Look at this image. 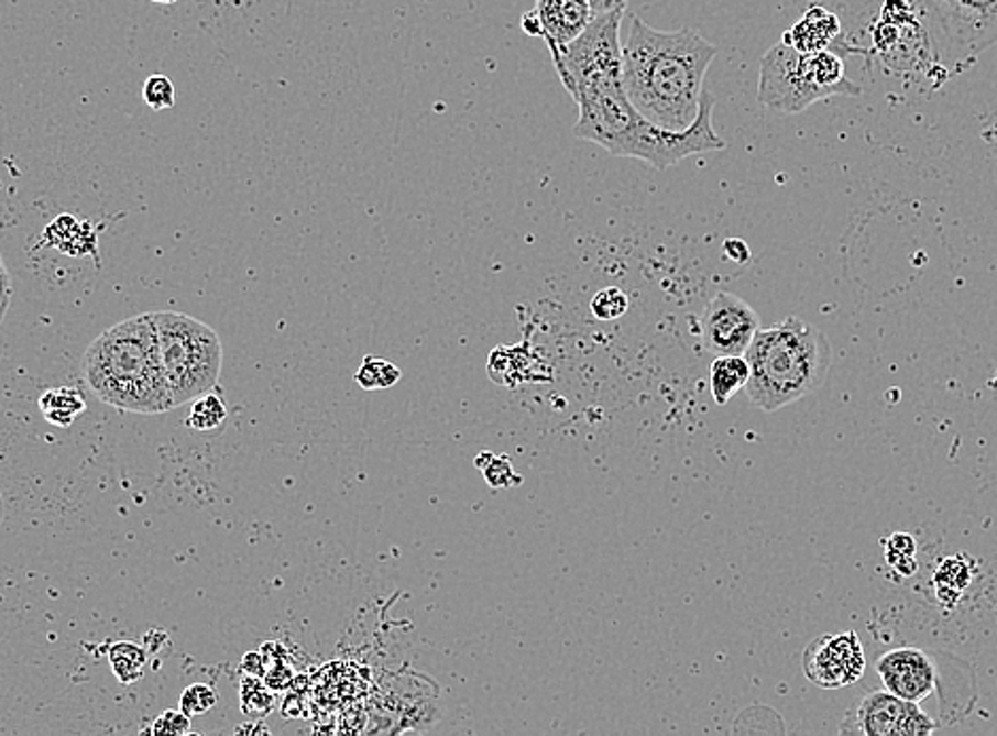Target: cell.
Segmentation results:
<instances>
[{
  "mask_svg": "<svg viewBox=\"0 0 997 736\" xmlns=\"http://www.w3.org/2000/svg\"><path fill=\"white\" fill-rule=\"evenodd\" d=\"M484 475H486V480H489V484H491L493 488L516 486V484H521V480H523L518 473L514 472L512 461H510L507 457H498L497 459L495 454H493V459L489 461V465L484 468Z\"/></svg>",
  "mask_w": 997,
  "mask_h": 736,
  "instance_id": "27",
  "label": "cell"
},
{
  "mask_svg": "<svg viewBox=\"0 0 997 736\" xmlns=\"http://www.w3.org/2000/svg\"><path fill=\"white\" fill-rule=\"evenodd\" d=\"M151 2H157V4H173L176 0H151Z\"/></svg>",
  "mask_w": 997,
  "mask_h": 736,
  "instance_id": "33",
  "label": "cell"
},
{
  "mask_svg": "<svg viewBox=\"0 0 997 736\" xmlns=\"http://www.w3.org/2000/svg\"><path fill=\"white\" fill-rule=\"evenodd\" d=\"M749 381V363L745 354L715 356L711 363V395L717 406H726Z\"/></svg>",
  "mask_w": 997,
  "mask_h": 736,
  "instance_id": "16",
  "label": "cell"
},
{
  "mask_svg": "<svg viewBox=\"0 0 997 736\" xmlns=\"http://www.w3.org/2000/svg\"><path fill=\"white\" fill-rule=\"evenodd\" d=\"M217 701H219V696H217V692L210 685L194 683V685H187L183 690V694H180V711L187 713L189 717L202 715L206 711L215 707Z\"/></svg>",
  "mask_w": 997,
  "mask_h": 736,
  "instance_id": "25",
  "label": "cell"
},
{
  "mask_svg": "<svg viewBox=\"0 0 997 736\" xmlns=\"http://www.w3.org/2000/svg\"><path fill=\"white\" fill-rule=\"evenodd\" d=\"M354 381L365 388V391H379V388H388L393 384L399 383L402 381V370L386 361V359H379V356H365L354 374Z\"/></svg>",
  "mask_w": 997,
  "mask_h": 736,
  "instance_id": "19",
  "label": "cell"
},
{
  "mask_svg": "<svg viewBox=\"0 0 997 736\" xmlns=\"http://www.w3.org/2000/svg\"><path fill=\"white\" fill-rule=\"evenodd\" d=\"M143 98L153 111L173 109L176 102L175 84L164 75H151L143 86Z\"/></svg>",
  "mask_w": 997,
  "mask_h": 736,
  "instance_id": "24",
  "label": "cell"
},
{
  "mask_svg": "<svg viewBox=\"0 0 997 736\" xmlns=\"http://www.w3.org/2000/svg\"><path fill=\"white\" fill-rule=\"evenodd\" d=\"M41 413L45 416L47 422L56 427H68L75 422V418L86 410V399L79 388L75 386H59L43 393L41 402Z\"/></svg>",
  "mask_w": 997,
  "mask_h": 736,
  "instance_id": "17",
  "label": "cell"
},
{
  "mask_svg": "<svg viewBox=\"0 0 997 736\" xmlns=\"http://www.w3.org/2000/svg\"><path fill=\"white\" fill-rule=\"evenodd\" d=\"M939 730L932 717H928L919 703H909L891 692H870L845 717L843 735L864 736H917L932 735Z\"/></svg>",
  "mask_w": 997,
  "mask_h": 736,
  "instance_id": "10",
  "label": "cell"
},
{
  "mask_svg": "<svg viewBox=\"0 0 997 736\" xmlns=\"http://www.w3.org/2000/svg\"><path fill=\"white\" fill-rule=\"evenodd\" d=\"M883 543H885V559H887V562L898 573L912 575L914 569H917V562H914V550H917L914 539L907 532H894Z\"/></svg>",
  "mask_w": 997,
  "mask_h": 736,
  "instance_id": "21",
  "label": "cell"
},
{
  "mask_svg": "<svg viewBox=\"0 0 997 736\" xmlns=\"http://www.w3.org/2000/svg\"><path fill=\"white\" fill-rule=\"evenodd\" d=\"M781 41L800 54H818L823 50H834L843 58H847L850 54H862L870 58V50L857 47L847 41L839 15L815 2L807 7V11L800 15L796 24H792V29L784 32Z\"/></svg>",
  "mask_w": 997,
  "mask_h": 736,
  "instance_id": "14",
  "label": "cell"
},
{
  "mask_svg": "<svg viewBox=\"0 0 997 736\" xmlns=\"http://www.w3.org/2000/svg\"><path fill=\"white\" fill-rule=\"evenodd\" d=\"M171 399L176 406L208 393L221 372L223 349L210 325L183 312H149Z\"/></svg>",
  "mask_w": 997,
  "mask_h": 736,
  "instance_id": "5",
  "label": "cell"
},
{
  "mask_svg": "<svg viewBox=\"0 0 997 736\" xmlns=\"http://www.w3.org/2000/svg\"><path fill=\"white\" fill-rule=\"evenodd\" d=\"M240 699H242V711L255 705L251 717H264L265 713L272 708V696L265 690L264 685L255 679H244L240 688Z\"/></svg>",
  "mask_w": 997,
  "mask_h": 736,
  "instance_id": "26",
  "label": "cell"
},
{
  "mask_svg": "<svg viewBox=\"0 0 997 736\" xmlns=\"http://www.w3.org/2000/svg\"><path fill=\"white\" fill-rule=\"evenodd\" d=\"M717 56L697 30L651 29L631 18L622 45V84L642 118L669 130H686L699 113L704 75Z\"/></svg>",
  "mask_w": 997,
  "mask_h": 736,
  "instance_id": "1",
  "label": "cell"
},
{
  "mask_svg": "<svg viewBox=\"0 0 997 736\" xmlns=\"http://www.w3.org/2000/svg\"><path fill=\"white\" fill-rule=\"evenodd\" d=\"M758 329V312L743 297L722 292L704 306L701 342L715 356L745 354Z\"/></svg>",
  "mask_w": 997,
  "mask_h": 736,
  "instance_id": "11",
  "label": "cell"
},
{
  "mask_svg": "<svg viewBox=\"0 0 997 736\" xmlns=\"http://www.w3.org/2000/svg\"><path fill=\"white\" fill-rule=\"evenodd\" d=\"M722 251H724L726 260H728V262H734V264H747L749 257H752V251H749L747 242L741 240V238H728V240L724 242Z\"/></svg>",
  "mask_w": 997,
  "mask_h": 736,
  "instance_id": "29",
  "label": "cell"
},
{
  "mask_svg": "<svg viewBox=\"0 0 997 736\" xmlns=\"http://www.w3.org/2000/svg\"><path fill=\"white\" fill-rule=\"evenodd\" d=\"M569 94L580 109L573 134L582 141L607 149L616 157H624L644 118L626 96L622 68L587 75L573 84Z\"/></svg>",
  "mask_w": 997,
  "mask_h": 736,
  "instance_id": "7",
  "label": "cell"
},
{
  "mask_svg": "<svg viewBox=\"0 0 997 736\" xmlns=\"http://www.w3.org/2000/svg\"><path fill=\"white\" fill-rule=\"evenodd\" d=\"M622 18L624 9L594 15L587 30L576 41H571L558 54L550 56L562 88L571 91L573 84L587 75L622 68V43H620Z\"/></svg>",
  "mask_w": 997,
  "mask_h": 736,
  "instance_id": "9",
  "label": "cell"
},
{
  "mask_svg": "<svg viewBox=\"0 0 997 736\" xmlns=\"http://www.w3.org/2000/svg\"><path fill=\"white\" fill-rule=\"evenodd\" d=\"M109 660H111L116 678L121 683H134L143 678V671L147 664V651L139 648L136 644L121 641L109 651Z\"/></svg>",
  "mask_w": 997,
  "mask_h": 736,
  "instance_id": "18",
  "label": "cell"
},
{
  "mask_svg": "<svg viewBox=\"0 0 997 736\" xmlns=\"http://www.w3.org/2000/svg\"><path fill=\"white\" fill-rule=\"evenodd\" d=\"M588 2L592 7V13L599 15V13H610L616 9H626L628 0H588Z\"/></svg>",
  "mask_w": 997,
  "mask_h": 736,
  "instance_id": "31",
  "label": "cell"
},
{
  "mask_svg": "<svg viewBox=\"0 0 997 736\" xmlns=\"http://www.w3.org/2000/svg\"><path fill=\"white\" fill-rule=\"evenodd\" d=\"M802 667L811 683L823 690H839L859 681L866 669V656L853 630L822 635L804 649Z\"/></svg>",
  "mask_w": 997,
  "mask_h": 736,
  "instance_id": "12",
  "label": "cell"
},
{
  "mask_svg": "<svg viewBox=\"0 0 997 736\" xmlns=\"http://www.w3.org/2000/svg\"><path fill=\"white\" fill-rule=\"evenodd\" d=\"M590 310L599 321H616L628 310V295L617 287H605L592 297Z\"/></svg>",
  "mask_w": 997,
  "mask_h": 736,
  "instance_id": "22",
  "label": "cell"
},
{
  "mask_svg": "<svg viewBox=\"0 0 997 736\" xmlns=\"http://www.w3.org/2000/svg\"><path fill=\"white\" fill-rule=\"evenodd\" d=\"M533 11L541 24V39L550 56L576 41L594 18L588 0H537Z\"/></svg>",
  "mask_w": 997,
  "mask_h": 736,
  "instance_id": "15",
  "label": "cell"
},
{
  "mask_svg": "<svg viewBox=\"0 0 997 736\" xmlns=\"http://www.w3.org/2000/svg\"><path fill=\"white\" fill-rule=\"evenodd\" d=\"M862 86L845 75V58L834 50L800 54L775 43L760 59L758 102L781 113H802L832 96H859Z\"/></svg>",
  "mask_w": 997,
  "mask_h": 736,
  "instance_id": "4",
  "label": "cell"
},
{
  "mask_svg": "<svg viewBox=\"0 0 997 736\" xmlns=\"http://www.w3.org/2000/svg\"><path fill=\"white\" fill-rule=\"evenodd\" d=\"M934 62L957 77L997 45V0H910Z\"/></svg>",
  "mask_w": 997,
  "mask_h": 736,
  "instance_id": "6",
  "label": "cell"
},
{
  "mask_svg": "<svg viewBox=\"0 0 997 736\" xmlns=\"http://www.w3.org/2000/svg\"><path fill=\"white\" fill-rule=\"evenodd\" d=\"M226 416H228L226 402L215 393H205L194 402L187 425L194 431H212V429L221 427Z\"/></svg>",
  "mask_w": 997,
  "mask_h": 736,
  "instance_id": "20",
  "label": "cell"
},
{
  "mask_svg": "<svg viewBox=\"0 0 997 736\" xmlns=\"http://www.w3.org/2000/svg\"><path fill=\"white\" fill-rule=\"evenodd\" d=\"M877 675L887 692L909 703H923L934 694L939 681L934 660L917 648L885 651L877 660Z\"/></svg>",
  "mask_w": 997,
  "mask_h": 736,
  "instance_id": "13",
  "label": "cell"
},
{
  "mask_svg": "<svg viewBox=\"0 0 997 736\" xmlns=\"http://www.w3.org/2000/svg\"><path fill=\"white\" fill-rule=\"evenodd\" d=\"M713 96L703 91L697 119L686 130L660 128L644 118L635 130L624 157H635L656 171H667L690 155L726 149V141L713 128Z\"/></svg>",
  "mask_w": 997,
  "mask_h": 736,
  "instance_id": "8",
  "label": "cell"
},
{
  "mask_svg": "<svg viewBox=\"0 0 997 736\" xmlns=\"http://www.w3.org/2000/svg\"><path fill=\"white\" fill-rule=\"evenodd\" d=\"M521 26H523V30H525V32H527L528 36H537V39H541V24H539V20H537V15H535V11H533V9H530V11H527V13L523 15V20H521Z\"/></svg>",
  "mask_w": 997,
  "mask_h": 736,
  "instance_id": "32",
  "label": "cell"
},
{
  "mask_svg": "<svg viewBox=\"0 0 997 736\" xmlns=\"http://www.w3.org/2000/svg\"><path fill=\"white\" fill-rule=\"evenodd\" d=\"M745 359L749 402L764 413H777L822 388L832 365V347L818 325L788 317L758 329Z\"/></svg>",
  "mask_w": 997,
  "mask_h": 736,
  "instance_id": "3",
  "label": "cell"
},
{
  "mask_svg": "<svg viewBox=\"0 0 997 736\" xmlns=\"http://www.w3.org/2000/svg\"><path fill=\"white\" fill-rule=\"evenodd\" d=\"M189 730H191L189 715L183 713V711H166L151 726L153 735H187Z\"/></svg>",
  "mask_w": 997,
  "mask_h": 736,
  "instance_id": "28",
  "label": "cell"
},
{
  "mask_svg": "<svg viewBox=\"0 0 997 736\" xmlns=\"http://www.w3.org/2000/svg\"><path fill=\"white\" fill-rule=\"evenodd\" d=\"M84 374L94 395L119 410L162 414L175 408L149 315L98 336L84 354Z\"/></svg>",
  "mask_w": 997,
  "mask_h": 736,
  "instance_id": "2",
  "label": "cell"
},
{
  "mask_svg": "<svg viewBox=\"0 0 997 736\" xmlns=\"http://www.w3.org/2000/svg\"><path fill=\"white\" fill-rule=\"evenodd\" d=\"M9 297H11V285H9V274H7V267L2 264V257H0V323L4 319V312H7V306H9Z\"/></svg>",
  "mask_w": 997,
  "mask_h": 736,
  "instance_id": "30",
  "label": "cell"
},
{
  "mask_svg": "<svg viewBox=\"0 0 997 736\" xmlns=\"http://www.w3.org/2000/svg\"><path fill=\"white\" fill-rule=\"evenodd\" d=\"M969 582V569L964 564V557H955V559H949L946 562H942V569L936 575V584L944 586V594H940L942 598H946L949 594L953 596H960V592L968 586Z\"/></svg>",
  "mask_w": 997,
  "mask_h": 736,
  "instance_id": "23",
  "label": "cell"
}]
</instances>
